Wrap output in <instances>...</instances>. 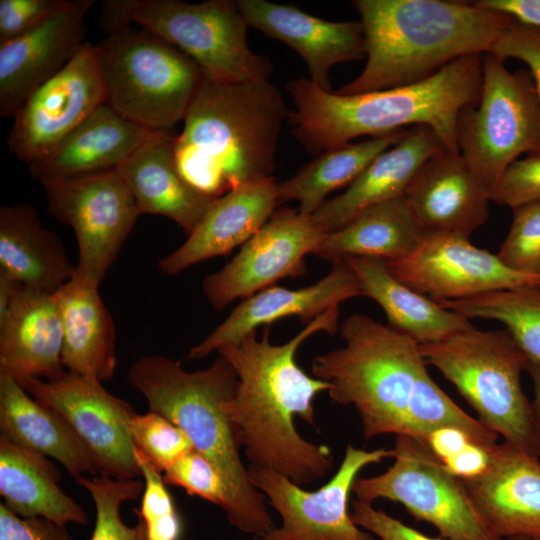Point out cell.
<instances>
[{
  "instance_id": "1",
  "label": "cell",
  "mask_w": 540,
  "mask_h": 540,
  "mask_svg": "<svg viewBox=\"0 0 540 540\" xmlns=\"http://www.w3.org/2000/svg\"><path fill=\"white\" fill-rule=\"evenodd\" d=\"M341 348L316 356L314 377L330 384L340 405H353L369 440L405 435L426 443L441 427H455L490 448L498 435L463 411L430 377L420 345L367 315L348 316L340 326Z\"/></svg>"
},
{
  "instance_id": "2",
  "label": "cell",
  "mask_w": 540,
  "mask_h": 540,
  "mask_svg": "<svg viewBox=\"0 0 540 540\" xmlns=\"http://www.w3.org/2000/svg\"><path fill=\"white\" fill-rule=\"evenodd\" d=\"M339 306L310 321L287 342H270V327L261 339L252 332L235 344L217 349L234 368L238 385L226 403L249 465L264 468L309 485L326 476L333 466L328 446L304 439L295 427V417L316 426L314 398L330 384L309 376L296 362L298 348L306 339L338 330Z\"/></svg>"
},
{
  "instance_id": "3",
  "label": "cell",
  "mask_w": 540,
  "mask_h": 540,
  "mask_svg": "<svg viewBox=\"0 0 540 540\" xmlns=\"http://www.w3.org/2000/svg\"><path fill=\"white\" fill-rule=\"evenodd\" d=\"M483 55L457 59L410 85L355 95L324 91L309 78L293 80L288 85L295 106L288 116L292 133L308 152L320 154L360 136L424 125L446 150L460 153L457 120L479 98Z\"/></svg>"
},
{
  "instance_id": "4",
  "label": "cell",
  "mask_w": 540,
  "mask_h": 540,
  "mask_svg": "<svg viewBox=\"0 0 540 540\" xmlns=\"http://www.w3.org/2000/svg\"><path fill=\"white\" fill-rule=\"evenodd\" d=\"M288 116L282 95L269 80L232 81L204 73L174 140L179 172L214 199L273 177Z\"/></svg>"
},
{
  "instance_id": "5",
  "label": "cell",
  "mask_w": 540,
  "mask_h": 540,
  "mask_svg": "<svg viewBox=\"0 0 540 540\" xmlns=\"http://www.w3.org/2000/svg\"><path fill=\"white\" fill-rule=\"evenodd\" d=\"M364 35L363 71L336 93L355 95L422 81L462 57L489 53L515 23L473 2L356 0Z\"/></svg>"
},
{
  "instance_id": "6",
  "label": "cell",
  "mask_w": 540,
  "mask_h": 540,
  "mask_svg": "<svg viewBox=\"0 0 540 540\" xmlns=\"http://www.w3.org/2000/svg\"><path fill=\"white\" fill-rule=\"evenodd\" d=\"M128 381L150 411L179 426L194 450L217 468L226 486L224 512L229 523L254 537L275 528L265 496L243 464L242 444L225 409L238 385L232 365L219 355L206 369L188 372L169 357L144 356L131 365Z\"/></svg>"
},
{
  "instance_id": "7",
  "label": "cell",
  "mask_w": 540,
  "mask_h": 540,
  "mask_svg": "<svg viewBox=\"0 0 540 540\" xmlns=\"http://www.w3.org/2000/svg\"><path fill=\"white\" fill-rule=\"evenodd\" d=\"M427 364L451 382L487 429L539 458L532 404L521 385L528 359L505 328L471 329L420 345Z\"/></svg>"
},
{
  "instance_id": "8",
  "label": "cell",
  "mask_w": 540,
  "mask_h": 540,
  "mask_svg": "<svg viewBox=\"0 0 540 540\" xmlns=\"http://www.w3.org/2000/svg\"><path fill=\"white\" fill-rule=\"evenodd\" d=\"M105 104L152 130L173 131L201 84L203 70L143 28L123 26L94 45Z\"/></svg>"
},
{
  "instance_id": "9",
  "label": "cell",
  "mask_w": 540,
  "mask_h": 540,
  "mask_svg": "<svg viewBox=\"0 0 540 540\" xmlns=\"http://www.w3.org/2000/svg\"><path fill=\"white\" fill-rule=\"evenodd\" d=\"M101 23L106 32L138 26L190 57L204 73L232 81L269 80L270 60L247 43L249 24L237 1L107 0Z\"/></svg>"
},
{
  "instance_id": "10",
  "label": "cell",
  "mask_w": 540,
  "mask_h": 540,
  "mask_svg": "<svg viewBox=\"0 0 540 540\" xmlns=\"http://www.w3.org/2000/svg\"><path fill=\"white\" fill-rule=\"evenodd\" d=\"M505 61L483 55L482 85L475 104L457 120V145L490 190L521 154L540 152V96L529 71L510 72Z\"/></svg>"
},
{
  "instance_id": "11",
  "label": "cell",
  "mask_w": 540,
  "mask_h": 540,
  "mask_svg": "<svg viewBox=\"0 0 540 540\" xmlns=\"http://www.w3.org/2000/svg\"><path fill=\"white\" fill-rule=\"evenodd\" d=\"M394 463L384 473L358 477L357 500L387 499L402 504L417 520L433 525L450 540H501L475 510L462 480L450 474L426 443L397 435Z\"/></svg>"
},
{
  "instance_id": "12",
  "label": "cell",
  "mask_w": 540,
  "mask_h": 540,
  "mask_svg": "<svg viewBox=\"0 0 540 540\" xmlns=\"http://www.w3.org/2000/svg\"><path fill=\"white\" fill-rule=\"evenodd\" d=\"M48 209L73 229L76 270L100 283L141 215L117 169L41 183Z\"/></svg>"
},
{
  "instance_id": "13",
  "label": "cell",
  "mask_w": 540,
  "mask_h": 540,
  "mask_svg": "<svg viewBox=\"0 0 540 540\" xmlns=\"http://www.w3.org/2000/svg\"><path fill=\"white\" fill-rule=\"evenodd\" d=\"M390 457L393 449L367 451L348 444L336 473L315 491L274 471L249 465L251 482L281 517L279 527L254 540H377L353 522L348 502L359 472Z\"/></svg>"
},
{
  "instance_id": "14",
  "label": "cell",
  "mask_w": 540,
  "mask_h": 540,
  "mask_svg": "<svg viewBox=\"0 0 540 540\" xmlns=\"http://www.w3.org/2000/svg\"><path fill=\"white\" fill-rule=\"evenodd\" d=\"M23 388L66 421L89 452L99 475L125 480L141 476L131 436V422L137 413L101 382L65 371L51 380L32 379Z\"/></svg>"
},
{
  "instance_id": "15",
  "label": "cell",
  "mask_w": 540,
  "mask_h": 540,
  "mask_svg": "<svg viewBox=\"0 0 540 540\" xmlns=\"http://www.w3.org/2000/svg\"><path fill=\"white\" fill-rule=\"evenodd\" d=\"M324 235L312 216L289 207L276 209L222 269L204 277L203 293L214 309L223 310L280 279L302 276L307 272L305 256Z\"/></svg>"
},
{
  "instance_id": "16",
  "label": "cell",
  "mask_w": 540,
  "mask_h": 540,
  "mask_svg": "<svg viewBox=\"0 0 540 540\" xmlns=\"http://www.w3.org/2000/svg\"><path fill=\"white\" fill-rule=\"evenodd\" d=\"M104 103L94 45L85 42L67 66L15 113L8 136L10 152L28 165L41 161Z\"/></svg>"
},
{
  "instance_id": "17",
  "label": "cell",
  "mask_w": 540,
  "mask_h": 540,
  "mask_svg": "<svg viewBox=\"0 0 540 540\" xmlns=\"http://www.w3.org/2000/svg\"><path fill=\"white\" fill-rule=\"evenodd\" d=\"M385 264L394 278L437 303L495 290L540 286V276L508 268L496 254L456 233H428L412 255Z\"/></svg>"
},
{
  "instance_id": "18",
  "label": "cell",
  "mask_w": 540,
  "mask_h": 540,
  "mask_svg": "<svg viewBox=\"0 0 540 540\" xmlns=\"http://www.w3.org/2000/svg\"><path fill=\"white\" fill-rule=\"evenodd\" d=\"M93 0L66 5L29 32L0 43V116L13 117L27 98L75 57L85 41Z\"/></svg>"
},
{
  "instance_id": "19",
  "label": "cell",
  "mask_w": 540,
  "mask_h": 540,
  "mask_svg": "<svg viewBox=\"0 0 540 540\" xmlns=\"http://www.w3.org/2000/svg\"><path fill=\"white\" fill-rule=\"evenodd\" d=\"M489 530L499 539L540 540V461L506 443L490 449L487 469L461 479Z\"/></svg>"
},
{
  "instance_id": "20",
  "label": "cell",
  "mask_w": 540,
  "mask_h": 540,
  "mask_svg": "<svg viewBox=\"0 0 540 540\" xmlns=\"http://www.w3.org/2000/svg\"><path fill=\"white\" fill-rule=\"evenodd\" d=\"M361 295L355 272L346 260L332 263V268L318 282L300 288L267 287L240 302L204 340L193 346L189 359H201L218 348L235 344L261 325L297 316L310 322L347 299Z\"/></svg>"
},
{
  "instance_id": "21",
  "label": "cell",
  "mask_w": 540,
  "mask_h": 540,
  "mask_svg": "<svg viewBox=\"0 0 540 540\" xmlns=\"http://www.w3.org/2000/svg\"><path fill=\"white\" fill-rule=\"evenodd\" d=\"M490 193L460 153L442 149L420 167L404 197L426 234L470 237L489 218Z\"/></svg>"
},
{
  "instance_id": "22",
  "label": "cell",
  "mask_w": 540,
  "mask_h": 540,
  "mask_svg": "<svg viewBox=\"0 0 540 540\" xmlns=\"http://www.w3.org/2000/svg\"><path fill=\"white\" fill-rule=\"evenodd\" d=\"M249 26L294 49L307 65L309 80L331 91L329 71L342 62L365 57L359 21L333 22L310 15L291 4L237 0Z\"/></svg>"
},
{
  "instance_id": "23",
  "label": "cell",
  "mask_w": 540,
  "mask_h": 540,
  "mask_svg": "<svg viewBox=\"0 0 540 540\" xmlns=\"http://www.w3.org/2000/svg\"><path fill=\"white\" fill-rule=\"evenodd\" d=\"M63 327L54 293L21 286L0 316V375L22 387L32 379L51 380L66 370Z\"/></svg>"
},
{
  "instance_id": "24",
  "label": "cell",
  "mask_w": 540,
  "mask_h": 540,
  "mask_svg": "<svg viewBox=\"0 0 540 540\" xmlns=\"http://www.w3.org/2000/svg\"><path fill=\"white\" fill-rule=\"evenodd\" d=\"M274 177L249 183L216 198L186 241L160 260L176 275L201 261L223 256L248 241L279 206Z\"/></svg>"
},
{
  "instance_id": "25",
  "label": "cell",
  "mask_w": 540,
  "mask_h": 540,
  "mask_svg": "<svg viewBox=\"0 0 540 540\" xmlns=\"http://www.w3.org/2000/svg\"><path fill=\"white\" fill-rule=\"evenodd\" d=\"M442 149V141L430 127L414 126L374 159L342 194L326 200L311 215L314 222L325 233L332 232L366 208L403 196L420 167Z\"/></svg>"
},
{
  "instance_id": "26",
  "label": "cell",
  "mask_w": 540,
  "mask_h": 540,
  "mask_svg": "<svg viewBox=\"0 0 540 540\" xmlns=\"http://www.w3.org/2000/svg\"><path fill=\"white\" fill-rule=\"evenodd\" d=\"M175 137L173 131H158L117 170L140 214L167 217L189 235L216 198L198 191L181 175L174 155Z\"/></svg>"
},
{
  "instance_id": "27",
  "label": "cell",
  "mask_w": 540,
  "mask_h": 540,
  "mask_svg": "<svg viewBox=\"0 0 540 540\" xmlns=\"http://www.w3.org/2000/svg\"><path fill=\"white\" fill-rule=\"evenodd\" d=\"M158 131L100 105L46 158L29 165L40 183L117 169Z\"/></svg>"
},
{
  "instance_id": "28",
  "label": "cell",
  "mask_w": 540,
  "mask_h": 540,
  "mask_svg": "<svg viewBox=\"0 0 540 540\" xmlns=\"http://www.w3.org/2000/svg\"><path fill=\"white\" fill-rule=\"evenodd\" d=\"M99 285L76 270L54 296L62 319L64 368L103 383L116 369V331Z\"/></svg>"
},
{
  "instance_id": "29",
  "label": "cell",
  "mask_w": 540,
  "mask_h": 540,
  "mask_svg": "<svg viewBox=\"0 0 540 540\" xmlns=\"http://www.w3.org/2000/svg\"><path fill=\"white\" fill-rule=\"evenodd\" d=\"M0 429L13 443L58 461L75 482L99 474L66 421L5 375H0Z\"/></svg>"
},
{
  "instance_id": "30",
  "label": "cell",
  "mask_w": 540,
  "mask_h": 540,
  "mask_svg": "<svg viewBox=\"0 0 540 540\" xmlns=\"http://www.w3.org/2000/svg\"><path fill=\"white\" fill-rule=\"evenodd\" d=\"M60 239L29 205L0 207V272L32 290L56 292L75 274Z\"/></svg>"
},
{
  "instance_id": "31",
  "label": "cell",
  "mask_w": 540,
  "mask_h": 540,
  "mask_svg": "<svg viewBox=\"0 0 540 540\" xmlns=\"http://www.w3.org/2000/svg\"><path fill=\"white\" fill-rule=\"evenodd\" d=\"M425 235L403 195L370 206L325 233L312 254L332 263L350 257L402 260L419 248Z\"/></svg>"
},
{
  "instance_id": "32",
  "label": "cell",
  "mask_w": 540,
  "mask_h": 540,
  "mask_svg": "<svg viewBox=\"0 0 540 540\" xmlns=\"http://www.w3.org/2000/svg\"><path fill=\"white\" fill-rule=\"evenodd\" d=\"M344 260L358 277L361 295L379 304L386 314L388 326L419 345L435 343L473 327L465 317L394 278L384 260L363 257Z\"/></svg>"
},
{
  "instance_id": "33",
  "label": "cell",
  "mask_w": 540,
  "mask_h": 540,
  "mask_svg": "<svg viewBox=\"0 0 540 540\" xmlns=\"http://www.w3.org/2000/svg\"><path fill=\"white\" fill-rule=\"evenodd\" d=\"M61 474L47 457L0 435V494L12 513L62 525L87 524L83 508L58 485Z\"/></svg>"
},
{
  "instance_id": "34",
  "label": "cell",
  "mask_w": 540,
  "mask_h": 540,
  "mask_svg": "<svg viewBox=\"0 0 540 540\" xmlns=\"http://www.w3.org/2000/svg\"><path fill=\"white\" fill-rule=\"evenodd\" d=\"M401 129L358 143H346L320 153L293 177L277 184L279 205L296 201L298 211L311 216L333 191L349 186L380 154L397 144Z\"/></svg>"
},
{
  "instance_id": "35",
  "label": "cell",
  "mask_w": 540,
  "mask_h": 540,
  "mask_svg": "<svg viewBox=\"0 0 540 540\" xmlns=\"http://www.w3.org/2000/svg\"><path fill=\"white\" fill-rule=\"evenodd\" d=\"M439 304L468 320L502 322L528 361L540 366V286L495 290Z\"/></svg>"
},
{
  "instance_id": "36",
  "label": "cell",
  "mask_w": 540,
  "mask_h": 540,
  "mask_svg": "<svg viewBox=\"0 0 540 540\" xmlns=\"http://www.w3.org/2000/svg\"><path fill=\"white\" fill-rule=\"evenodd\" d=\"M76 483L86 489L96 507V522L90 540H148L145 524L131 527L120 516L126 501L136 500L144 489V482L136 479H115L104 475L83 477Z\"/></svg>"
},
{
  "instance_id": "37",
  "label": "cell",
  "mask_w": 540,
  "mask_h": 540,
  "mask_svg": "<svg viewBox=\"0 0 540 540\" xmlns=\"http://www.w3.org/2000/svg\"><path fill=\"white\" fill-rule=\"evenodd\" d=\"M134 453L144 481L141 506L134 511L145 524L148 540H180L181 520L161 472L136 447Z\"/></svg>"
},
{
  "instance_id": "38",
  "label": "cell",
  "mask_w": 540,
  "mask_h": 540,
  "mask_svg": "<svg viewBox=\"0 0 540 540\" xmlns=\"http://www.w3.org/2000/svg\"><path fill=\"white\" fill-rule=\"evenodd\" d=\"M131 436L135 447L161 473L194 449L179 426L154 411L135 415L131 422Z\"/></svg>"
},
{
  "instance_id": "39",
  "label": "cell",
  "mask_w": 540,
  "mask_h": 540,
  "mask_svg": "<svg viewBox=\"0 0 540 540\" xmlns=\"http://www.w3.org/2000/svg\"><path fill=\"white\" fill-rule=\"evenodd\" d=\"M512 210V224L496 255L516 272L540 276V201Z\"/></svg>"
},
{
  "instance_id": "40",
  "label": "cell",
  "mask_w": 540,
  "mask_h": 540,
  "mask_svg": "<svg viewBox=\"0 0 540 540\" xmlns=\"http://www.w3.org/2000/svg\"><path fill=\"white\" fill-rule=\"evenodd\" d=\"M166 484L183 488L189 495L198 496L223 510L227 504V491L217 468L196 450L179 458L164 472Z\"/></svg>"
},
{
  "instance_id": "41",
  "label": "cell",
  "mask_w": 540,
  "mask_h": 540,
  "mask_svg": "<svg viewBox=\"0 0 540 540\" xmlns=\"http://www.w3.org/2000/svg\"><path fill=\"white\" fill-rule=\"evenodd\" d=\"M490 197L492 202L511 209L540 201V152L511 163Z\"/></svg>"
},
{
  "instance_id": "42",
  "label": "cell",
  "mask_w": 540,
  "mask_h": 540,
  "mask_svg": "<svg viewBox=\"0 0 540 540\" xmlns=\"http://www.w3.org/2000/svg\"><path fill=\"white\" fill-rule=\"evenodd\" d=\"M68 0H0V43L36 28Z\"/></svg>"
},
{
  "instance_id": "43",
  "label": "cell",
  "mask_w": 540,
  "mask_h": 540,
  "mask_svg": "<svg viewBox=\"0 0 540 540\" xmlns=\"http://www.w3.org/2000/svg\"><path fill=\"white\" fill-rule=\"evenodd\" d=\"M489 53L503 61L514 58L524 62L540 96V29L515 22L494 43Z\"/></svg>"
},
{
  "instance_id": "44",
  "label": "cell",
  "mask_w": 540,
  "mask_h": 540,
  "mask_svg": "<svg viewBox=\"0 0 540 540\" xmlns=\"http://www.w3.org/2000/svg\"><path fill=\"white\" fill-rule=\"evenodd\" d=\"M350 516L360 528L370 532L380 540H450L430 537L384 511L375 509L372 504L359 500L352 501ZM504 540H531L528 538H508Z\"/></svg>"
},
{
  "instance_id": "45",
  "label": "cell",
  "mask_w": 540,
  "mask_h": 540,
  "mask_svg": "<svg viewBox=\"0 0 540 540\" xmlns=\"http://www.w3.org/2000/svg\"><path fill=\"white\" fill-rule=\"evenodd\" d=\"M0 540H73L66 525L44 517L24 518L0 504Z\"/></svg>"
},
{
  "instance_id": "46",
  "label": "cell",
  "mask_w": 540,
  "mask_h": 540,
  "mask_svg": "<svg viewBox=\"0 0 540 540\" xmlns=\"http://www.w3.org/2000/svg\"><path fill=\"white\" fill-rule=\"evenodd\" d=\"M491 448L470 442L462 450L443 460L442 464L450 474L460 479L474 478L487 469Z\"/></svg>"
},
{
  "instance_id": "47",
  "label": "cell",
  "mask_w": 540,
  "mask_h": 540,
  "mask_svg": "<svg viewBox=\"0 0 540 540\" xmlns=\"http://www.w3.org/2000/svg\"><path fill=\"white\" fill-rule=\"evenodd\" d=\"M473 3L506 14L518 24L540 29V0H479Z\"/></svg>"
},
{
  "instance_id": "48",
  "label": "cell",
  "mask_w": 540,
  "mask_h": 540,
  "mask_svg": "<svg viewBox=\"0 0 540 540\" xmlns=\"http://www.w3.org/2000/svg\"><path fill=\"white\" fill-rule=\"evenodd\" d=\"M470 442L473 441L465 432L449 426L432 431L426 439V445L441 462L462 450Z\"/></svg>"
},
{
  "instance_id": "49",
  "label": "cell",
  "mask_w": 540,
  "mask_h": 540,
  "mask_svg": "<svg viewBox=\"0 0 540 540\" xmlns=\"http://www.w3.org/2000/svg\"><path fill=\"white\" fill-rule=\"evenodd\" d=\"M525 371L532 380L533 400L531 404L536 433L540 442V366L528 361Z\"/></svg>"
}]
</instances>
